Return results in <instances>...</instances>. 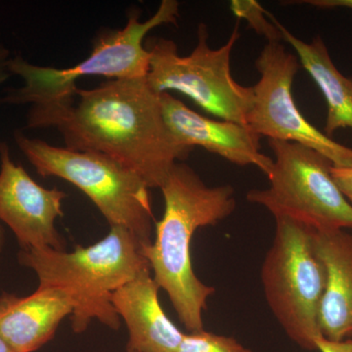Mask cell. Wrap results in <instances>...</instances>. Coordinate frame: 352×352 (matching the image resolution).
Instances as JSON below:
<instances>
[{
	"label": "cell",
	"instance_id": "8fae6325",
	"mask_svg": "<svg viewBox=\"0 0 352 352\" xmlns=\"http://www.w3.org/2000/svg\"><path fill=\"white\" fill-rule=\"evenodd\" d=\"M166 124L185 147H201L239 166H254L268 176L273 159L261 152V136L247 124L195 112L170 94H161Z\"/></svg>",
	"mask_w": 352,
	"mask_h": 352
},
{
	"label": "cell",
	"instance_id": "cb8c5ba5",
	"mask_svg": "<svg viewBox=\"0 0 352 352\" xmlns=\"http://www.w3.org/2000/svg\"><path fill=\"white\" fill-rule=\"evenodd\" d=\"M126 352H129V351H126Z\"/></svg>",
	"mask_w": 352,
	"mask_h": 352
},
{
	"label": "cell",
	"instance_id": "7c38bea8",
	"mask_svg": "<svg viewBox=\"0 0 352 352\" xmlns=\"http://www.w3.org/2000/svg\"><path fill=\"white\" fill-rule=\"evenodd\" d=\"M151 270L143 271L113 294L111 302L129 330L126 351L175 352L183 333L162 307Z\"/></svg>",
	"mask_w": 352,
	"mask_h": 352
},
{
	"label": "cell",
	"instance_id": "7402d4cb",
	"mask_svg": "<svg viewBox=\"0 0 352 352\" xmlns=\"http://www.w3.org/2000/svg\"><path fill=\"white\" fill-rule=\"evenodd\" d=\"M0 352H16L0 336Z\"/></svg>",
	"mask_w": 352,
	"mask_h": 352
},
{
	"label": "cell",
	"instance_id": "30bf717a",
	"mask_svg": "<svg viewBox=\"0 0 352 352\" xmlns=\"http://www.w3.org/2000/svg\"><path fill=\"white\" fill-rule=\"evenodd\" d=\"M67 194L34 182L14 163L9 146L0 142V221L10 228L21 249L64 250L56 221L63 217Z\"/></svg>",
	"mask_w": 352,
	"mask_h": 352
},
{
	"label": "cell",
	"instance_id": "ac0fdd59",
	"mask_svg": "<svg viewBox=\"0 0 352 352\" xmlns=\"http://www.w3.org/2000/svg\"><path fill=\"white\" fill-rule=\"evenodd\" d=\"M332 175L338 186L352 205V168H336L333 166Z\"/></svg>",
	"mask_w": 352,
	"mask_h": 352
},
{
	"label": "cell",
	"instance_id": "e0dca14e",
	"mask_svg": "<svg viewBox=\"0 0 352 352\" xmlns=\"http://www.w3.org/2000/svg\"><path fill=\"white\" fill-rule=\"evenodd\" d=\"M175 352H252L235 338L208 332L205 329L184 333Z\"/></svg>",
	"mask_w": 352,
	"mask_h": 352
},
{
	"label": "cell",
	"instance_id": "603a6c76",
	"mask_svg": "<svg viewBox=\"0 0 352 352\" xmlns=\"http://www.w3.org/2000/svg\"><path fill=\"white\" fill-rule=\"evenodd\" d=\"M4 245V232L1 224H0V254H1L2 250H3Z\"/></svg>",
	"mask_w": 352,
	"mask_h": 352
},
{
	"label": "cell",
	"instance_id": "3957f363",
	"mask_svg": "<svg viewBox=\"0 0 352 352\" xmlns=\"http://www.w3.org/2000/svg\"><path fill=\"white\" fill-rule=\"evenodd\" d=\"M146 245L124 227H111L107 236L87 247L65 250H22L19 261L31 268L38 286L61 289L74 305L72 328L80 333L92 320L118 330L120 318L112 295L143 271L151 270L142 252Z\"/></svg>",
	"mask_w": 352,
	"mask_h": 352
},
{
	"label": "cell",
	"instance_id": "4fadbf2b",
	"mask_svg": "<svg viewBox=\"0 0 352 352\" xmlns=\"http://www.w3.org/2000/svg\"><path fill=\"white\" fill-rule=\"evenodd\" d=\"M73 312V302L59 289L38 286L25 296L3 293L0 336L16 352H34L54 337L60 323Z\"/></svg>",
	"mask_w": 352,
	"mask_h": 352
},
{
	"label": "cell",
	"instance_id": "2e32d148",
	"mask_svg": "<svg viewBox=\"0 0 352 352\" xmlns=\"http://www.w3.org/2000/svg\"><path fill=\"white\" fill-rule=\"evenodd\" d=\"M230 9L238 19L245 20L250 29L263 36L267 43L282 41V34L276 19L254 0H233Z\"/></svg>",
	"mask_w": 352,
	"mask_h": 352
},
{
	"label": "cell",
	"instance_id": "9c48e42d",
	"mask_svg": "<svg viewBox=\"0 0 352 352\" xmlns=\"http://www.w3.org/2000/svg\"><path fill=\"white\" fill-rule=\"evenodd\" d=\"M298 58L281 41L267 43L259 53L256 68L261 74L254 87L248 126L268 140L298 143L327 157L336 168H352V149L340 144L310 124L293 95Z\"/></svg>",
	"mask_w": 352,
	"mask_h": 352
},
{
	"label": "cell",
	"instance_id": "8992f818",
	"mask_svg": "<svg viewBox=\"0 0 352 352\" xmlns=\"http://www.w3.org/2000/svg\"><path fill=\"white\" fill-rule=\"evenodd\" d=\"M275 220L274 239L261 267L264 296L289 339L303 349L317 351L327 274L315 230L296 220Z\"/></svg>",
	"mask_w": 352,
	"mask_h": 352
},
{
	"label": "cell",
	"instance_id": "9a60e30c",
	"mask_svg": "<svg viewBox=\"0 0 352 352\" xmlns=\"http://www.w3.org/2000/svg\"><path fill=\"white\" fill-rule=\"evenodd\" d=\"M282 38L296 51L300 66L309 74L327 104L326 135L332 138L340 129L352 131V78L344 76L333 63L325 41L320 36L309 43L298 38L276 20Z\"/></svg>",
	"mask_w": 352,
	"mask_h": 352
},
{
	"label": "cell",
	"instance_id": "44dd1931",
	"mask_svg": "<svg viewBox=\"0 0 352 352\" xmlns=\"http://www.w3.org/2000/svg\"><path fill=\"white\" fill-rule=\"evenodd\" d=\"M10 58V51L0 41V85L7 82L12 76L8 69V61Z\"/></svg>",
	"mask_w": 352,
	"mask_h": 352
},
{
	"label": "cell",
	"instance_id": "52a82bcc",
	"mask_svg": "<svg viewBox=\"0 0 352 352\" xmlns=\"http://www.w3.org/2000/svg\"><path fill=\"white\" fill-rule=\"evenodd\" d=\"M197 44L183 56L171 39L148 41L150 52L147 82L157 94L179 92L217 119L247 124L254 90L236 82L231 73V54L240 38L236 23L228 41L219 48L210 47L206 24L197 31Z\"/></svg>",
	"mask_w": 352,
	"mask_h": 352
},
{
	"label": "cell",
	"instance_id": "7a4b0ae2",
	"mask_svg": "<svg viewBox=\"0 0 352 352\" xmlns=\"http://www.w3.org/2000/svg\"><path fill=\"white\" fill-rule=\"evenodd\" d=\"M163 217L156 223V238L142 252L155 282L168 294L178 318L189 332L204 330L203 314L214 287L194 272L191 242L201 227L215 226L236 210L230 185L208 186L191 166L176 163L161 186Z\"/></svg>",
	"mask_w": 352,
	"mask_h": 352
},
{
	"label": "cell",
	"instance_id": "5bb4252c",
	"mask_svg": "<svg viewBox=\"0 0 352 352\" xmlns=\"http://www.w3.org/2000/svg\"><path fill=\"white\" fill-rule=\"evenodd\" d=\"M315 245L326 268L327 282L321 302L322 337L333 342L352 338V232H316Z\"/></svg>",
	"mask_w": 352,
	"mask_h": 352
},
{
	"label": "cell",
	"instance_id": "6da1fadb",
	"mask_svg": "<svg viewBox=\"0 0 352 352\" xmlns=\"http://www.w3.org/2000/svg\"><path fill=\"white\" fill-rule=\"evenodd\" d=\"M29 129H55L65 147L100 153L138 173L147 186L161 188L171 168L193 151L183 146L164 117L161 94L146 78L109 80L75 98L30 107Z\"/></svg>",
	"mask_w": 352,
	"mask_h": 352
},
{
	"label": "cell",
	"instance_id": "d6986e66",
	"mask_svg": "<svg viewBox=\"0 0 352 352\" xmlns=\"http://www.w3.org/2000/svg\"><path fill=\"white\" fill-rule=\"evenodd\" d=\"M316 347L319 352H352V338L333 342L321 337L317 340Z\"/></svg>",
	"mask_w": 352,
	"mask_h": 352
},
{
	"label": "cell",
	"instance_id": "ffe728a7",
	"mask_svg": "<svg viewBox=\"0 0 352 352\" xmlns=\"http://www.w3.org/2000/svg\"><path fill=\"white\" fill-rule=\"evenodd\" d=\"M289 4H307L319 9L344 8L352 10V0H302L289 1Z\"/></svg>",
	"mask_w": 352,
	"mask_h": 352
},
{
	"label": "cell",
	"instance_id": "5b68a950",
	"mask_svg": "<svg viewBox=\"0 0 352 352\" xmlns=\"http://www.w3.org/2000/svg\"><path fill=\"white\" fill-rule=\"evenodd\" d=\"M14 140L41 177L66 180L98 208L111 227H124L151 244L152 203L144 180L113 157L53 146L14 131Z\"/></svg>",
	"mask_w": 352,
	"mask_h": 352
},
{
	"label": "cell",
	"instance_id": "ba28073f",
	"mask_svg": "<svg viewBox=\"0 0 352 352\" xmlns=\"http://www.w3.org/2000/svg\"><path fill=\"white\" fill-rule=\"evenodd\" d=\"M273 154L270 186L248 192L247 200L316 232L352 229V205L332 175L333 164L298 143L268 140Z\"/></svg>",
	"mask_w": 352,
	"mask_h": 352
},
{
	"label": "cell",
	"instance_id": "277c9868",
	"mask_svg": "<svg viewBox=\"0 0 352 352\" xmlns=\"http://www.w3.org/2000/svg\"><path fill=\"white\" fill-rule=\"evenodd\" d=\"M179 2L163 0L156 13L145 22L138 10L129 12L126 25L120 30L102 31L92 43L89 56L69 68H53L30 63L21 55L11 57V75L22 78L20 87L8 88L0 97L1 105L41 107L75 98L76 82L85 76H105L109 80L146 78L150 52L144 39L160 25L175 24Z\"/></svg>",
	"mask_w": 352,
	"mask_h": 352
}]
</instances>
